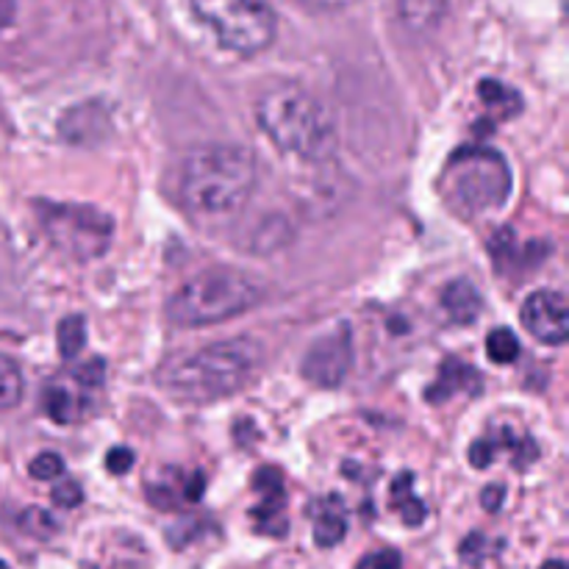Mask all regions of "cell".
<instances>
[{"instance_id":"6da1fadb","label":"cell","mask_w":569,"mask_h":569,"mask_svg":"<svg viewBox=\"0 0 569 569\" xmlns=\"http://www.w3.org/2000/svg\"><path fill=\"white\" fill-rule=\"evenodd\" d=\"M256 187V159L239 144H203L183 159L178 194L198 217H226L248 203Z\"/></svg>"},{"instance_id":"7a4b0ae2","label":"cell","mask_w":569,"mask_h":569,"mask_svg":"<svg viewBox=\"0 0 569 569\" xmlns=\"http://www.w3.org/2000/svg\"><path fill=\"white\" fill-rule=\"evenodd\" d=\"M261 365V345L248 337L226 339L209 348L172 359L161 370L159 383L187 403H214L242 392Z\"/></svg>"},{"instance_id":"3957f363","label":"cell","mask_w":569,"mask_h":569,"mask_svg":"<svg viewBox=\"0 0 569 569\" xmlns=\"http://www.w3.org/2000/svg\"><path fill=\"white\" fill-rule=\"evenodd\" d=\"M256 120L278 150L303 161H326L337 150L331 114L298 83L267 89L256 103Z\"/></svg>"},{"instance_id":"277c9868","label":"cell","mask_w":569,"mask_h":569,"mask_svg":"<svg viewBox=\"0 0 569 569\" xmlns=\"http://www.w3.org/2000/svg\"><path fill=\"white\" fill-rule=\"evenodd\" d=\"M261 298L259 283L231 267H211L189 278L170 300L167 317L172 326L203 328L226 322L253 309Z\"/></svg>"},{"instance_id":"5b68a950","label":"cell","mask_w":569,"mask_h":569,"mask_svg":"<svg viewBox=\"0 0 569 569\" xmlns=\"http://www.w3.org/2000/svg\"><path fill=\"white\" fill-rule=\"evenodd\" d=\"M511 192V170L503 153L470 144L450 156L442 176V194L461 217H481L503 209Z\"/></svg>"},{"instance_id":"8992f818","label":"cell","mask_w":569,"mask_h":569,"mask_svg":"<svg viewBox=\"0 0 569 569\" xmlns=\"http://www.w3.org/2000/svg\"><path fill=\"white\" fill-rule=\"evenodd\" d=\"M37 220L48 242L70 261L100 259L109 250L114 237V222L109 214L87 203H56V200H37L33 203Z\"/></svg>"},{"instance_id":"52a82bcc","label":"cell","mask_w":569,"mask_h":569,"mask_svg":"<svg viewBox=\"0 0 569 569\" xmlns=\"http://www.w3.org/2000/svg\"><path fill=\"white\" fill-rule=\"evenodd\" d=\"M189 6L231 53L256 56L276 42L278 20L267 0H189Z\"/></svg>"},{"instance_id":"ba28073f","label":"cell","mask_w":569,"mask_h":569,"mask_svg":"<svg viewBox=\"0 0 569 569\" xmlns=\"http://www.w3.org/2000/svg\"><path fill=\"white\" fill-rule=\"evenodd\" d=\"M350 367H353V331L350 326H339L306 350L300 372L315 387L337 389L345 383Z\"/></svg>"},{"instance_id":"9c48e42d","label":"cell","mask_w":569,"mask_h":569,"mask_svg":"<svg viewBox=\"0 0 569 569\" xmlns=\"http://www.w3.org/2000/svg\"><path fill=\"white\" fill-rule=\"evenodd\" d=\"M522 326L528 328L533 339L545 345H565L569 337V311L567 298L556 289H542L533 292L531 298L522 303L520 311Z\"/></svg>"},{"instance_id":"30bf717a","label":"cell","mask_w":569,"mask_h":569,"mask_svg":"<svg viewBox=\"0 0 569 569\" xmlns=\"http://www.w3.org/2000/svg\"><path fill=\"white\" fill-rule=\"evenodd\" d=\"M253 489L259 495V503L250 509L253 526L267 537H283L289 528L287 522V492H283V478L276 467H261L253 476Z\"/></svg>"},{"instance_id":"8fae6325","label":"cell","mask_w":569,"mask_h":569,"mask_svg":"<svg viewBox=\"0 0 569 569\" xmlns=\"http://www.w3.org/2000/svg\"><path fill=\"white\" fill-rule=\"evenodd\" d=\"M483 387L481 376H478L476 367L465 365V361L448 359L439 370L437 381L433 387H428L426 400L428 403H445V400L453 398L456 392H467V395H478V389Z\"/></svg>"},{"instance_id":"7c38bea8","label":"cell","mask_w":569,"mask_h":569,"mask_svg":"<svg viewBox=\"0 0 569 569\" xmlns=\"http://www.w3.org/2000/svg\"><path fill=\"white\" fill-rule=\"evenodd\" d=\"M481 295L472 287V281L467 278H459V281H450L442 292V309L448 315L450 322L456 326H470V322L478 320L481 315Z\"/></svg>"},{"instance_id":"4fadbf2b","label":"cell","mask_w":569,"mask_h":569,"mask_svg":"<svg viewBox=\"0 0 569 569\" xmlns=\"http://www.w3.org/2000/svg\"><path fill=\"white\" fill-rule=\"evenodd\" d=\"M389 506H392V511H398V517L409 528L422 526L428 517L426 503L415 495V476L411 472H400L395 478L392 489H389Z\"/></svg>"},{"instance_id":"5bb4252c","label":"cell","mask_w":569,"mask_h":569,"mask_svg":"<svg viewBox=\"0 0 569 569\" xmlns=\"http://www.w3.org/2000/svg\"><path fill=\"white\" fill-rule=\"evenodd\" d=\"M478 98L489 106L492 111H498L503 120L509 117H517L522 111V98L517 89L506 87V83L495 81V78H487V81L478 83Z\"/></svg>"},{"instance_id":"9a60e30c","label":"cell","mask_w":569,"mask_h":569,"mask_svg":"<svg viewBox=\"0 0 569 569\" xmlns=\"http://www.w3.org/2000/svg\"><path fill=\"white\" fill-rule=\"evenodd\" d=\"M348 533V520H345L342 509L337 500H331V509L317 511L315 520V542L317 548H337Z\"/></svg>"},{"instance_id":"2e32d148","label":"cell","mask_w":569,"mask_h":569,"mask_svg":"<svg viewBox=\"0 0 569 569\" xmlns=\"http://www.w3.org/2000/svg\"><path fill=\"white\" fill-rule=\"evenodd\" d=\"M56 342H59V353L64 359H76L78 353L87 345V320L81 315H70L59 322V333H56Z\"/></svg>"},{"instance_id":"e0dca14e","label":"cell","mask_w":569,"mask_h":569,"mask_svg":"<svg viewBox=\"0 0 569 569\" xmlns=\"http://www.w3.org/2000/svg\"><path fill=\"white\" fill-rule=\"evenodd\" d=\"M44 411H48L50 420L61 422V426H67V422H76L78 417L83 415V411L78 409L76 398H72V395L61 387L44 389Z\"/></svg>"},{"instance_id":"ac0fdd59","label":"cell","mask_w":569,"mask_h":569,"mask_svg":"<svg viewBox=\"0 0 569 569\" xmlns=\"http://www.w3.org/2000/svg\"><path fill=\"white\" fill-rule=\"evenodd\" d=\"M22 398V372L9 356H0V411H9Z\"/></svg>"},{"instance_id":"d6986e66","label":"cell","mask_w":569,"mask_h":569,"mask_svg":"<svg viewBox=\"0 0 569 569\" xmlns=\"http://www.w3.org/2000/svg\"><path fill=\"white\" fill-rule=\"evenodd\" d=\"M487 353L495 365H511L520 359V339L509 328H495L487 337Z\"/></svg>"},{"instance_id":"ffe728a7","label":"cell","mask_w":569,"mask_h":569,"mask_svg":"<svg viewBox=\"0 0 569 569\" xmlns=\"http://www.w3.org/2000/svg\"><path fill=\"white\" fill-rule=\"evenodd\" d=\"M64 472V461L56 453H42L31 461V476L37 481H56Z\"/></svg>"},{"instance_id":"44dd1931","label":"cell","mask_w":569,"mask_h":569,"mask_svg":"<svg viewBox=\"0 0 569 569\" xmlns=\"http://www.w3.org/2000/svg\"><path fill=\"white\" fill-rule=\"evenodd\" d=\"M103 372H106L103 361L92 359V361H87L83 367H78V370L72 372V378H76L83 389H98L100 383H103Z\"/></svg>"},{"instance_id":"7402d4cb","label":"cell","mask_w":569,"mask_h":569,"mask_svg":"<svg viewBox=\"0 0 569 569\" xmlns=\"http://www.w3.org/2000/svg\"><path fill=\"white\" fill-rule=\"evenodd\" d=\"M50 498H53V503L59 506V509H76V506L83 500V492L76 481H64L53 489Z\"/></svg>"},{"instance_id":"603a6c76","label":"cell","mask_w":569,"mask_h":569,"mask_svg":"<svg viewBox=\"0 0 569 569\" xmlns=\"http://www.w3.org/2000/svg\"><path fill=\"white\" fill-rule=\"evenodd\" d=\"M483 550H487V539H483L481 533H472V537L465 539V545H461L459 553L470 567H481L483 556H487Z\"/></svg>"},{"instance_id":"cb8c5ba5","label":"cell","mask_w":569,"mask_h":569,"mask_svg":"<svg viewBox=\"0 0 569 569\" xmlns=\"http://www.w3.org/2000/svg\"><path fill=\"white\" fill-rule=\"evenodd\" d=\"M133 465V450L128 448H111L109 456H106V470L111 476H126Z\"/></svg>"},{"instance_id":"d4e9b609","label":"cell","mask_w":569,"mask_h":569,"mask_svg":"<svg viewBox=\"0 0 569 569\" xmlns=\"http://www.w3.org/2000/svg\"><path fill=\"white\" fill-rule=\"evenodd\" d=\"M400 565H403V559H400L398 550H378L361 561V569H400Z\"/></svg>"},{"instance_id":"484cf974","label":"cell","mask_w":569,"mask_h":569,"mask_svg":"<svg viewBox=\"0 0 569 569\" xmlns=\"http://www.w3.org/2000/svg\"><path fill=\"white\" fill-rule=\"evenodd\" d=\"M492 461H495V450L492 445H489V439H478V442H472L470 465L476 467V470H487Z\"/></svg>"},{"instance_id":"4316f807","label":"cell","mask_w":569,"mask_h":569,"mask_svg":"<svg viewBox=\"0 0 569 569\" xmlns=\"http://www.w3.org/2000/svg\"><path fill=\"white\" fill-rule=\"evenodd\" d=\"M206 492V478L203 472H194L187 483H183V503H198Z\"/></svg>"},{"instance_id":"83f0119b","label":"cell","mask_w":569,"mask_h":569,"mask_svg":"<svg viewBox=\"0 0 569 569\" xmlns=\"http://www.w3.org/2000/svg\"><path fill=\"white\" fill-rule=\"evenodd\" d=\"M503 500H506V489L500 487V483H489L481 495V503L487 511H498L500 506H503Z\"/></svg>"},{"instance_id":"f1b7e54d","label":"cell","mask_w":569,"mask_h":569,"mask_svg":"<svg viewBox=\"0 0 569 569\" xmlns=\"http://www.w3.org/2000/svg\"><path fill=\"white\" fill-rule=\"evenodd\" d=\"M300 3H306L309 9H317V11H339V9H348V6L356 3V0H300Z\"/></svg>"},{"instance_id":"f546056e","label":"cell","mask_w":569,"mask_h":569,"mask_svg":"<svg viewBox=\"0 0 569 569\" xmlns=\"http://www.w3.org/2000/svg\"><path fill=\"white\" fill-rule=\"evenodd\" d=\"M14 9H17V0H0V31L11 26V20H14Z\"/></svg>"},{"instance_id":"4dcf8cb0","label":"cell","mask_w":569,"mask_h":569,"mask_svg":"<svg viewBox=\"0 0 569 569\" xmlns=\"http://www.w3.org/2000/svg\"><path fill=\"white\" fill-rule=\"evenodd\" d=\"M539 569H567V565H565V561L553 559V561H545V565L539 567Z\"/></svg>"},{"instance_id":"1f68e13d","label":"cell","mask_w":569,"mask_h":569,"mask_svg":"<svg viewBox=\"0 0 569 569\" xmlns=\"http://www.w3.org/2000/svg\"><path fill=\"white\" fill-rule=\"evenodd\" d=\"M0 569H9V567H6V565H3V561H0Z\"/></svg>"}]
</instances>
